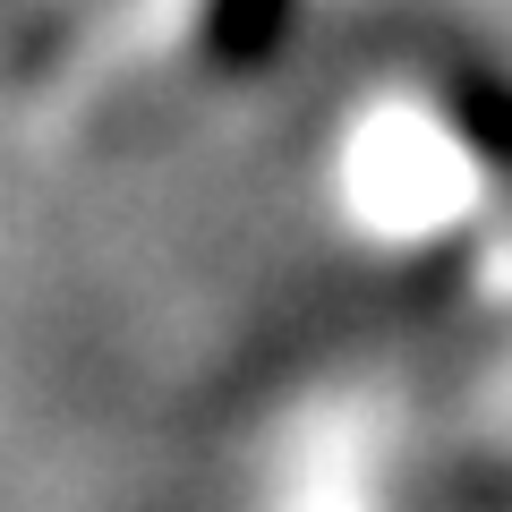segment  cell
I'll return each mask as SVG.
<instances>
[{
  "mask_svg": "<svg viewBox=\"0 0 512 512\" xmlns=\"http://www.w3.org/2000/svg\"><path fill=\"white\" fill-rule=\"evenodd\" d=\"M282 18H291V0H222L214 9V60L222 69H248L282 35Z\"/></svg>",
  "mask_w": 512,
  "mask_h": 512,
  "instance_id": "6da1fadb",
  "label": "cell"
},
{
  "mask_svg": "<svg viewBox=\"0 0 512 512\" xmlns=\"http://www.w3.org/2000/svg\"><path fill=\"white\" fill-rule=\"evenodd\" d=\"M461 120H470L478 137H487V146H495V154L512 163V103H504L495 86H470V94H461Z\"/></svg>",
  "mask_w": 512,
  "mask_h": 512,
  "instance_id": "7a4b0ae2",
  "label": "cell"
}]
</instances>
